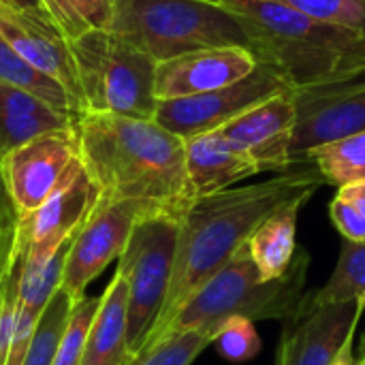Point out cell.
Returning a JSON list of instances; mask_svg holds the SVG:
<instances>
[{
	"label": "cell",
	"mask_w": 365,
	"mask_h": 365,
	"mask_svg": "<svg viewBox=\"0 0 365 365\" xmlns=\"http://www.w3.org/2000/svg\"><path fill=\"white\" fill-rule=\"evenodd\" d=\"M323 184L327 182L312 163H299L278 178L197 197L180 218L169 293L143 349L156 342L180 306L244 248L272 214L295 199H312Z\"/></svg>",
	"instance_id": "1"
},
{
	"label": "cell",
	"mask_w": 365,
	"mask_h": 365,
	"mask_svg": "<svg viewBox=\"0 0 365 365\" xmlns=\"http://www.w3.org/2000/svg\"><path fill=\"white\" fill-rule=\"evenodd\" d=\"M79 156L103 199H128L182 216L197 199L186 171V143L156 120L81 113Z\"/></svg>",
	"instance_id": "2"
},
{
	"label": "cell",
	"mask_w": 365,
	"mask_h": 365,
	"mask_svg": "<svg viewBox=\"0 0 365 365\" xmlns=\"http://www.w3.org/2000/svg\"><path fill=\"white\" fill-rule=\"evenodd\" d=\"M225 2L255 24L259 60L274 64L293 90L365 75L361 34L274 0Z\"/></svg>",
	"instance_id": "3"
},
{
	"label": "cell",
	"mask_w": 365,
	"mask_h": 365,
	"mask_svg": "<svg viewBox=\"0 0 365 365\" xmlns=\"http://www.w3.org/2000/svg\"><path fill=\"white\" fill-rule=\"evenodd\" d=\"M306 274L308 255L297 248L291 269L282 278L267 280L259 272L246 244L180 306L156 342L169 334L182 331L216 336L218 327L233 317L250 321H287L295 314L306 295Z\"/></svg>",
	"instance_id": "4"
},
{
	"label": "cell",
	"mask_w": 365,
	"mask_h": 365,
	"mask_svg": "<svg viewBox=\"0 0 365 365\" xmlns=\"http://www.w3.org/2000/svg\"><path fill=\"white\" fill-rule=\"evenodd\" d=\"M109 30L156 62L214 47L257 53L255 24L225 0H118Z\"/></svg>",
	"instance_id": "5"
},
{
	"label": "cell",
	"mask_w": 365,
	"mask_h": 365,
	"mask_svg": "<svg viewBox=\"0 0 365 365\" xmlns=\"http://www.w3.org/2000/svg\"><path fill=\"white\" fill-rule=\"evenodd\" d=\"M83 113L154 120L158 62L111 30L71 41Z\"/></svg>",
	"instance_id": "6"
},
{
	"label": "cell",
	"mask_w": 365,
	"mask_h": 365,
	"mask_svg": "<svg viewBox=\"0 0 365 365\" xmlns=\"http://www.w3.org/2000/svg\"><path fill=\"white\" fill-rule=\"evenodd\" d=\"M180 218L169 212L143 214L118 259V272L128 284V349L133 357L143 349L165 306L173 276Z\"/></svg>",
	"instance_id": "7"
},
{
	"label": "cell",
	"mask_w": 365,
	"mask_h": 365,
	"mask_svg": "<svg viewBox=\"0 0 365 365\" xmlns=\"http://www.w3.org/2000/svg\"><path fill=\"white\" fill-rule=\"evenodd\" d=\"M289 90H293L291 83L274 64L259 62L248 77L231 86L203 94L158 101L154 120L186 141L190 137L222 128L248 109Z\"/></svg>",
	"instance_id": "8"
},
{
	"label": "cell",
	"mask_w": 365,
	"mask_h": 365,
	"mask_svg": "<svg viewBox=\"0 0 365 365\" xmlns=\"http://www.w3.org/2000/svg\"><path fill=\"white\" fill-rule=\"evenodd\" d=\"M295 126L291 141L293 165L306 163L321 145L365 130V75L295 88Z\"/></svg>",
	"instance_id": "9"
},
{
	"label": "cell",
	"mask_w": 365,
	"mask_h": 365,
	"mask_svg": "<svg viewBox=\"0 0 365 365\" xmlns=\"http://www.w3.org/2000/svg\"><path fill=\"white\" fill-rule=\"evenodd\" d=\"M150 212H165L156 205L128 199H103L77 233L66 255L62 272V289L75 299H86V289L96 280L109 263L122 257L135 222Z\"/></svg>",
	"instance_id": "10"
},
{
	"label": "cell",
	"mask_w": 365,
	"mask_h": 365,
	"mask_svg": "<svg viewBox=\"0 0 365 365\" xmlns=\"http://www.w3.org/2000/svg\"><path fill=\"white\" fill-rule=\"evenodd\" d=\"M79 160L77 124L43 133L0 158L6 188L21 218L41 207Z\"/></svg>",
	"instance_id": "11"
},
{
	"label": "cell",
	"mask_w": 365,
	"mask_h": 365,
	"mask_svg": "<svg viewBox=\"0 0 365 365\" xmlns=\"http://www.w3.org/2000/svg\"><path fill=\"white\" fill-rule=\"evenodd\" d=\"M98 197L101 192L79 156L62 186L30 216L21 218L19 244L26 255L24 265L34 269L47 263L53 252L86 225Z\"/></svg>",
	"instance_id": "12"
},
{
	"label": "cell",
	"mask_w": 365,
	"mask_h": 365,
	"mask_svg": "<svg viewBox=\"0 0 365 365\" xmlns=\"http://www.w3.org/2000/svg\"><path fill=\"white\" fill-rule=\"evenodd\" d=\"M364 310L361 299L314 304L304 295L295 314L287 319L276 365H331L355 338Z\"/></svg>",
	"instance_id": "13"
},
{
	"label": "cell",
	"mask_w": 365,
	"mask_h": 365,
	"mask_svg": "<svg viewBox=\"0 0 365 365\" xmlns=\"http://www.w3.org/2000/svg\"><path fill=\"white\" fill-rule=\"evenodd\" d=\"M0 36L30 66L58 81L77 113H83L71 41L43 6L26 9L0 2Z\"/></svg>",
	"instance_id": "14"
},
{
	"label": "cell",
	"mask_w": 365,
	"mask_h": 365,
	"mask_svg": "<svg viewBox=\"0 0 365 365\" xmlns=\"http://www.w3.org/2000/svg\"><path fill=\"white\" fill-rule=\"evenodd\" d=\"M259 58L246 47H214L192 53H184L165 62L156 68V98H180L212 92L231 86L248 77L257 66Z\"/></svg>",
	"instance_id": "15"
},
{
	"label": "cell",
	"mask_w": 365,
	"mask_h": 365,
	"mask_svg": "<svg viewBox=\"0 0 365 365\" xmlns=\"http://www.w3.org/2000/svg\"><path fill=\"white\" fill-rule=\"evenodd\" d=\"M291 92L293 90L276 94L222 126V133L250 154V158L259 167V173H282L293 167L291 141L295 126V107Z\"/></svg>",
	"instance_id": "16"
},
{
	"label": "cell",
	"mask_w": 365,
	"mask_h": 365,
	"mask_svg": "<svg viewBox=\"0 0 365 365\" xmlns=\"http://www.w3.org/2000/svg\"><path fill=\"white\" fill-rule=\"evenodd\" d=\"M186 143V171L195 197H207L233 188V184L259 173L257 163L222 128L190 137Z\"/></svg>",
	"instance_id": "17"
},
{
	"label": "cell",
	"mask_w": 365,
	"mask_h": 365,
	"mask_svg": "<svg viewBox=\"0 0 365 365\" xmlns=\"http://www.w3.org/2000/svg\"><path fill=\"white\" fill-rule=\"evenodd\" d=\"M133 359L128 349V284L115 269L101 295L81 365H130Z\"/></svg>",
	"instance_id": "18"
},
{
	"label": "cell",
	"mask_w": 365,
	"mask_h": 365,
	"mask_svg": "<svg viewBox=\"0 0 365 365\" xmlns=\"http://www.w3.org/2000/svg\"><path fill=\"white\" fill-rule=\"evenodd\" d=\"M77 120L38 96L0 81V158L43 133L71 128Z\"/></svg>",
	"instance_id": "19"
},
{
	"label": "cell",
	"mask_w": 365,
	"mask_h": 365,
	"mask_svg": "<svg viewBox=\"0 0 365 365\" xmlns=\"http://www.w3.org/2000/svg\"><path fill=\"white\" fill-rule=\"evenodd\" d=\"M310 199H295L276 214H272L250 237L248 250L267 280L282 278L297 255V244H295V231H297V218L302 207Z\"/></svg>",
	"instance_id": "20"
},
{
	"label": "cell",
	"mask_w": 365,
	"mask_h": 365,
	"mask_svg": "<svg viewBox=\"0 0 365 365\" xmlns=\"http://www.w3.org/2000/svg\"><path fill=\"white\" fill-rule=\"evenodd\" d=\"M0 81H6L11 86H17L38 98H43L53 109L79 118L71 96L64 92V88L53 81L51 77L38 73L34 66H30L2 36H0Z\"/></svg>",
	"instance_id": "21"
},
{
	"label": "cell",
	"mask_w": 365,
	"mask_h": 365,
	"mask_svg": "<svg viewBox=\"0 0 365 365\" xmlns=\"http://www.w3.org/2000/svg\"><path fill=\"white\" fill-rule=\"evenodd\" d=\"M338 190L365 180V130L312 150L306 158Z\"/></svg>",
	"instance_id": "22"
},
{
	"label": "cell",
	"mask_w": 365,
	"mask_h": 365,
	"mask_svg": "<svg viewBox=\"0 0 365 365\" xmlns=\"http://www.w3.org/2000/svg\"><path fill=\"white\" fill-rule=\"evenodd\" d=\"M314 304L331 302H365V242H346L340 250L338 265L329 280L308 295Z\"/></svg>",
	"instance_id": "23"
},
{
	"label": "cell",
	"mask_w": 365,
	"mask_h": 365,
	"mask_svg": "<svg viewBox=\"0 0 365 365\" xmlns=\"http://www.w3.org/2000/svg\"><path fill=\"white\" fill-rule=\"evenodd\" d=\"M118 0H41L68 41L90 32L109 30Z\"/></svg>",
	"instance_id": "24"
},
{
	"label": "cell",
	"mask_w": 365,
	"mask_h": 365,
	"mask_svg": "<svg viewBox=\"0 0 365 365\" xmlns=\"http://www.w3.org/2000/svg\"><path fill=\"white\" fill-rule=\"evenodd\" d=\"M75 304L77 302L62 287L56 291V295L49 299L47 308L43 310V317L36 325V331L32 336V342L28 346L26 359L21 365H53L60 338L64 334V327L71 319Z\"/></svg>",
	"instance_id": "25"
},
{
	"label": "cell",
	"mask_w": 365,
	"mask_h": 365,
	"mask_svg": "<svg viewBox=\"0 0 365 365\" xmlns=\"http://www.w3.org/2000/svg\"><path fill=\"white\" fill-rule=\"evenodd\" d=\"M210 344H214V336L210 334H169L150 349L141 351L130 365H190Z\"/></svg>",
	"instance_id": "26"
},
{
	"label": "cell",
	"mask_w": 365,
	"mask_h": 365,
	"mask_svg": "<svg viewBox=\"0 0 365 365\" xmlns=\"http://www.w3.org/2000/svg\"><path fill=\"white\" fill-rule=\"evenodd\" d=\"M98 304H101V297H92V299L86 297L75 304L71 319L64 327V334L60 338L53 365H81L83 349H86Z\"/></svg>",
	"instance_id": "27"
},
{
	"label": "cell",
	"mask_w": 365,
	"mask_h": 365,
	"mask_svg": "<svg viewBox=\"0 0 365 365\" xmlns=\"http://www.w3.org/2000/svg\"><path fill=\"white\" fill-rule=\"evenodd\" d=\"M314 19L349 28L365 38V0H274Z\"/></svg>",
	"instance_id": "28"
},
{
	"label": "cell",
	"mask_w": 365,
	"mask_h": 365,
	"mask_svg": "<svg viewBox=\"0 0 365 365\" xmlns=\"http://www.w3.org/2000/svg\"><path fill=\"white\" fill-rule=\"evenodd\" d=\"M214 346L231 364H246L255 359L261 351V338L255 329V321L244 317L225 321L214 336Z\"/></svg>",
	"instance_id": "29"
},
{
	"label": "cell",
	"mask_w": 365,
	"mask_h": 365,
	"mask_svg": "<svg viewBox=\"0 0 365 365\" xmlns=\"http://www.w3.org/2000/svg\"><path fill=\"white\" fill-rule=\"evenodd\" d=\"M19 227L21 214L15 207L0 167V280L9 274L19 255Z\"/></svg>",
	"instance_id": "30"
},
{
	"label": "cell",
	"mask_w": 365,
	"mask_h": 365,
	"mask_svg": "<svg viewBox=\"0 0 365 365\" xmlns=\"http://www.w3.org/2000/svg\"><path fill=\"white\" fill-rule=\"evenodd\" d=\"M329 216L346 242H365V216L355 205L336 195L329 203Z\"/></svg>",
	"instance_id": "31"
},
{
	"label": "cell",
	"mask_w": 365,
	"mask_h": 365,
	"mask_svg": "<svg viewBox=\"0 0 365 365\" xmlns=\"http://www.w3.org/2000/svg\"><path fill=\"white\" fill-rule=\"evenodd\" d=\"M338 197L349 201L351 205H355L361 214L365 216V180L364 182H355V184H349L344 188L338 190Z\"/></svg>",
	"instance_id": "32"
},
{
	"label": "cell",
	"mask_w": 365,
	"mask_h": 365,
	"mask_svg": "<svg viewBox=\"0 0 365 365\" xmlns=\"http://www.w3.org/2000/svg\"><path fill=\"white\" fill-rule=\"evenodd\" d=\"M331 365H361V359H357L353 353V340H349L344 344V349L338 353V357L331 361Z\"/></svg>",
	"instance_id": "33"
},
{
	"label": "cell",
	"mask_w": 365,
	"mask_h": 365,
	"mask_svg": "<svg viewBox=\"0 0 365 365\" xmlns=\"http://www.w3.org/2000/svg\"><path fill=\"white\" fill-rule=\"evenodd\" d=\"M0 2H6V4H13V6H26V9L41 6V0H0Z\"/></svg>",
	"instance_id": "34"
},
{
	"label": "cell",
	"mask_w": 365,
	"mask_h": 365,
	"mask_svg": "<svg viewBox=\"0 0 365 365\" xmlns=\"http://www.w3.org/2000/svg\"><path fill=\"white\" fill-rule=\"evenodd\" d=\"M361 365H365V359H361Z\"/></svg>",
	"instance_id": "35"
},
{
	"label": "cell",
	"mask_w": 365,
	"mask_h": 365,
	"mask_svg": "<svg viewBox=\"0 0 365 365\" xmlns=\"http://www.w3.org/2000/svg\"><path fill=\"white\" fill-rule=\"evenodd\" d=\"M361 359H365V349H364V357H361Z\"/></svg>",
	"instance_id": "36"
}]
</instances>
